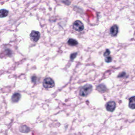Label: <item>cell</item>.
<instances>
[{"label": "cell", "mask_w": 135, "mask_h": 135, "mask_svg": "<svg viewBox=\"0 0 135 135\" xmlns=\"http://www.w3.org/2000/svg\"><path fill=\"white\" fill-rule=\"evenodd\" d=\"M68 44L71 46H75L78 44V42L76 40L73 38H70L68 41Z\"/></svg>", "instance_id": "cell-12"}, {"label": "cell", "mask_w": 135, "mask_h": 135, "mask_svg": "<svg viewBox=\"0 0 135 135\" xmlns=\"http://www.w3.org/2000/svg\"><path fill=\"white\" fill-rule=\"evenodd\" d=\"M92 85L90 84L85 85L80 90V95L83 97H86L92 92Z\"/></svg>", "instance_id": "cell-1"}, {"label": "cell", "mask_w": 135, "mask_h": 135, "mask_svg": "<svg viewBox=\"0 0 135 135\" xmlns=\"http://www.w3.org/2000/svg\"><path fill=\"white\" fill-rule=\"evenodd\" d=\"M135 97L134 96L129 99V103L128 107L132 109H134L135 108Z\"/></svg>", "instance_id": "cell-8"}, {"label": "cell", "mask_w": 135, "mask_h": 135, "mask_svg": "<svg viewBox=\"0 0 135 135\" xmlns=\"http://www.w3.org/2000/svg\"><path fill=\"white\" fill-rule=\"evenodd\" d=\"M21 97V95L19 93H14L12 96V101L13 103H17L19 101Z\"/></svg>", "instance_id": "cell-6"}, {"label": "cell", "mask_w": 135, "mask_h": 135, "mask_svg": "<svg viewBox=\"0 0 135 135\" xmlns=\"http://www.w3.org/2000/svg\"><path fill=\"white\" fill-rule=\"evenodd\" d=\"M30 39L32 41L35 42H37L40 37V33L38 31H32L30 35Z\"/></svg>", "instance_id": "cell-4"}, {"label": "cell", "mask_w": 135, "mask_h": 135, "mask_svg": "<svg viewBox=\"0 0 135 135\" xmlns=\"http://www.w3.org/2000/svg\"><path fill=\"white\" fill-rule=\"evenodd\" d=\"M126 75V73L124 72H122V73H120L118 75V77L122 78L124 77Z\"/></svg>", "instance_id": "cell-17"}, {"label": "cell", "mask_w": 135, "mask_h": 135, "mask_svg": "<svg viewBox=\"0 0 135 135\" xmlns=\"http://www.w3.org/2000/svg\"><path fill=\"white\" fill-rule=\"evenodd\" d=\"M118 27L117 25H114L110 29V34L112 36H117L118 33Z\"/></svg>", "instance_id": "cell-7"}, {"label": "cell", "mask_w": 135, "mask_h": 135, "mask_svg": "<svg viewBox=\"0 0 135 135\" xmlns=\"http://www.w3.org/2000/svg\"><path fill=\"white\" fill-rule=\"evenodd\" d=\"M77 55V53H72L70 55V59L71 60L73 61L74 60L75 58H76Z\"/></svg>", "instance_id": "cell-13"}, {"label": "cell", "mask_w": 135, "mask_h": 135, "mask_svg": "<svg viewBox=\"0 0 135 135\" xmlns=\"http://www.w3.org/2000/svg\"><path fill=\"white\" fill-rule=\"evenodd\" d=\"M73 28L76 31L81 32L84 30V24L79 20H77L74 23Z\"/></svg>", "instance_id": "cell-3"}, {"label": "cell", "mask_w": 135, "mask_h": 135, "mask_svg": "<svg viewBox=\"0 0 135 135\" xmlns=\"http://www.w3.org/2000/svg\"><path fill=\"white\" fill-rule=\"evenodd\" d=\"M8 11L5 9H2L0 10V17H6L8 15Z\"/></svg>", "instance_id": "cell-11"}, {"label": "cell", "mask_w": 135, "mask_h": 135, "mask_svg": "<svg viewBox=\"0 0 135 135\" xmlns=\"http://www.w3.org/2000/svg\"><path fill=\"white\" fill-rule=\"evenodd\" d=\"M97 90L100 92L103 93L107 90L106 86L103 84H101L97 86Z\"/></svg>", "instance_id": "cell-10"}, {"label": "cell", "mask_w": 135, "mask_h": 135, "mask_svg": "<svg viewBox=\"0 0 135 135\" xmlns=\"http://www.w3.org/2000/svg\"><path fill=\"white\" fill-rule=\"evenodd\" d=\"M110 51L109 49H107L103 54V55L105 57L108 56L110 55Z\"/></svg>", "instance_id": "cell-15"}, {"label": "cell", "mask_w": 135, "mask_h": 135, "mask_svg": "<svg viewBox=\"0 0 135 135\" xmlns=\"http://www.w3.org/2000/svg\"><path fill=\"white\" fill-rule=\"evenodd\" d=\"M55 86V83L52 79L51 78H47L44 79L43 82V86L45 88H52Z\"/></svg>", "instance_id": "cell-2"}, {"label": "cell", "mask_w": 135, "mask_h": 135, "mask_svg": "<svg viewBox=\"0 0 135 135\" xmlns=\"http://www.w3.org/2000/svg\"><path fill=\"white\" fill-rule=\"evenodd\" d=\"M116 103L114 101H110L106 105V109L107 111L110 112H113L116 108Z\"/></svg>", "instance_id": "cell-5"}, {"label": "cell", "mask_w": 135, "mask_h": 135, "mask_svg": "<svg viewBox=\"0 0 135 135\" xmlns=\"http://www.w3.org/2000/svg\"><path fill=\"white\" fill-rule=\"evenodd\" d=\"M38 79V78L36 76H33L32 77L31 80H32V82L33 83H36L37 82V80Z\"/></svg>", "instance_id": "cell-16"}, {"label": "cell", "mask_w": 135, "mask_h": 135, "mask_svg": "<svg viewBox=\"0 0 135 135\" xmlns=\"http://www.w3.org/2000/svg\"><path fill=\"white\" fill-rule=\"evenodd\" d=\"M19 130L20 132H22V133H29L30 131V129L29 127L27 126L23 125V126H20Z\"/></svg>", "instance_id": "cell-9"}, {"label": "cell", "mask_w": 135, "mask_h": 135, "mask_svg": "<svg viewBox=\"0 0 135 135\" xmlns=\"http://www.w3.org/2000/svg\"><path fill=\"white\" fill-rule=\"evenodd\" d=\"M105 62L107 63L111 62L112 61V58L111 56H107L105 58Z\"/></svg>", "instance_id": "cell-14"}]
</instances>
